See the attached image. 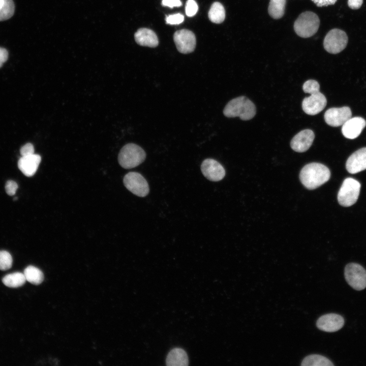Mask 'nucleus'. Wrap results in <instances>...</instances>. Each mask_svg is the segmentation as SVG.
I'll list each match as a JSON object with an SVG mask.
<instances>
[{
    "mask_svg": "<svg viewBox=\"0 0 366 366\" xmlns=\"http://www.w3.org/2000/svg\"><path fill=\"white\" fill-rule=\"evenodd\" d=\"M329 169L319 163H311L301 169L299 178L302 184L309 190L315 189L326 182L330 178Z\"/></svg>",
    "mask_w": 366,
    "mask_h": 366,
    "instance_id": "f257e3e1",
    "label": "nucleus"
},
{
    "mask_svg": "<svg viewBox=\"0 0 366 366\" xmlns=\"http://www.w3.org/2000/svg\"><path fill=\"white\" fill-rule=\"evenodd\" d=\"M254 104L245 96H240L230 100L223 110L224 115L227 117H239L241 119L248 120L256 114Z\"/></svg>",
    "mask_w": 366,
    "mask_h": 366,
    "instance_id": "f03ea898",
    "label": "nucleus"
},
{
    "mask_svg": "<svg viewBox=\"0 0 366 366\" xmlns=\"http://www.w3.org/2000/svg\"><path fill=\"white\" fill-rule=\"evenodd\" d=\"M320 19L318 15L311 11L301 13L294 23L296 34L302 38H309L314 35L318 31Z\"/></svg>",
    "mask_w": 366,
    "mask_h": 366,
    "instance_id": "7ed1b4c3",
    "label": "nucleus"
},
{
    "mask_svg": "<svg viewBox=\"0 0 366 366\" xmlns=\"http://www.w3.org/2000/svg\"><path fill=\"white\" fill-rule=\"evenodd\" d=\"M145 158V152L141 147L136 144L128 143L120 149L118 161L122 167L130 169L139 165Z\"/></svg>",
    "mask_w": 366,
    "mask_h": 366,
    "instance_id": "20e7f679",
    "label": "nucleus"
},
{
    "mask_svg": "<svg viewBox=\"0 0 366 366\" xmlns=\"http://www.w3.org/2000/svg\"><path fill=\"white\" fill-rule=\"evenodd\" d=\"M361 185L351 177L344 179L338 193L339 203L344 207L350 206L356 203L360 192Z\"/></svg>",
    "mask_w": 366,
    "mask_h": 366,
    "instance_id": "39448f33",
    "label": "nucleus"
},
{
    "mask_svg": "<svg viewBox=\"0 0 366 366\" xmlns=\"http://www.w3.org/2000/svg\"><path fill=\"white\" fill-rule=\"evenodd\" d=\"M348 43V37L346 33L340 29L330 30L325 36L323 46L329 53L337 54L343 50Z\"/></svg>",
    "mask_w": 366,
    "mask_h": 366,
    "instance_id": "423d86ee",
    "label": "nucleus"
},
{
    "mask_svg": "<svg viewBox=\"0 0 366 366\" xmlns=\"http://www.w3.org/2000/svg\"><path fill=\"white\" fill-rule=\"evenodd\" d=\"M345 278L348 284L356 290L366 287V270L360 265L351 263L345 268Z\"/></svg>",
    "mask_w": 366,
    "mask_h": 366,
    "instance_id": "0eeeda50",
    "label": "nucleus"
},
{
    "mask_svg": "<svg viewBox=\"0 0 366 366\" xmlns=\"http://www.w3.org/2000/svg\"><path fill=\"white\" fill-rule=\"evenodd\" d=\"M123 181L126 188L136 196L143 197L149 193L148 184L139 173L129 172L124 176Z\"/></svg>",
    "mask_w": 366,
    "mask_h": 366,
    "instance_id": "6e6552de",
    "label": "nucleus"
},
{
    "mask_svg": "<svg viewBox=\"0 0 366 366\" xmlns=\"http://www.w3.org/2000/svg\"><path fill=\"white\" fill-rule=\"evenodd\" d=\"M174 42L179 52L187 54L193 52L196 47V37L190 30L183 29L176 31L173 36Z\"/></svg>",
    "mask_w": 366,
    "mask_h": 366,
    "instance_id": "1a4fd4ad",
    "label": "nucleus"
},
{
    "mask_svg": "<svg viewBox=\"0 0 366 366\" xmlns=\"http://www.w3.org/2000/svg\"><path fill=\"white\" fill-rule=\"evenodd\" d=\"M326 103L325 96L319 91L304 98L302 102V108L307 114L314 115L322 111Z\"/></svg>",
    "mask_w": 366,
    "mask_h": 366,
    "instance_id": "9d476101",
    "label": "nucleus"
},
{
    "mask_svg": "<svg viewBox=\"0 0 366 366\" xmlns=\"http://www.w3.org/2000/svg\"><path fill=\"white\" fill-rule=\"evenodd\" d=\"M352 116V112L348 107L331 108L326 110L324 117L327 124L332 127L342 126Z\"/></svg>",
    "mask_w": 366,
    "mask_h": 366,
    "instance_id": "9b49d317",
    "label": "nucleus"
},
{
    "mask_svg": "<svg viewBox=\"0 0 366 366\" xmlns=\"http://www.w3.org/2000/svg\"><path fill=\"white\" fill-rule=\"evenodd\" d=\"M201 170L203 175L212 181H220L225 175V171L223 166L212 159L204 160L201 165Z\"/></svg>",
    "mask_w": 366,
    "mask_h": 366,
    "instance_id": "f8f14e48",
    "label": "nucleus"
},
{
    "mask_svg": "<svg viewBox=\"0 0 366 366\" xmlns=\"http://www.w3.org/2000/svg\"><path fill=\"white\" fill-rule=\"evenodd\" d=\"M315 138L314 132L310 129L301 131L292 139L290 146L298 152L306 151L312 145Z\"/></svg>",
    "mask_w": 366,
    "mask_h": 366,
    "instance_id": "ddd939ff",
    "label": "nucleus"
},
{
    "mask_svg": "<svg viewBox=\"0 0 366 366\" xmlns=\"http://www.w3.org/2000/svg\"><path fill=\"white\" fill-rule=\"evenodd\" d=\"M344 324V319L336 314H327L321 316L317 321V327L324 331L334 332L340 329Z\"/></svg>",
    "mask_w": 366,
    "mask_h": 366,
    "instance_id": "4468645a",
    "label": "nucleus"
},
{
    "mask_svg": "<svg viewBox=\"0 0 366 366\" xmlns=\"http://www.w3.org/2000/svg\"><path fill=\"white\" fill-rule=\"evenodd\" d=\"M346 168L348 172L355 174L366 169V147L353 152L347 159Z\"/></svg>",
    "mask_w": 366,
    "mask_h": 366,
    "instance_id": "2eb2a0df",
    "label": "nucleus"
},
{
    "mask_svg": "<svg viewBox=\"0 0 366 366\" xmlns=\"http://www.w3.org/2000/svg\"><path fill=\"white\" fill-rule=\"evenodd\" d=\"M365 125L366 121L362 117H351L342 125V132L346 138L353 139L360 134Z\"/></svg>",
    "mask_w": 366,
    "mask_h": 366,
    "instance_id": "dca6fc26",
    "label": "nucleus"
},
{
    "mask_svg": "<svg viewBox=\"0 0 366 366\" xmlns=\"http://www.w3.org/2000/svg\"><path fill=\"white\" fill-rule=\"evenodd\" d=\"M41 161V157L38 154L21 156L18 162V167L22 173L30 177L36 172Z\"/></svg>",
    "mask_w": 366,
    "mask_h": 366,
    "instance_id": "f3484780",
    "label": "nucleus"
},
{
    "mask_svg": "<svg viewBox=\"0 0 366 366\" xmlns=\"http://www.w3.org/2000/svg\"><path fill=\"white\" fill-rule=\"evenodd\" d=\"M135 40L137 44L142 46L156 47L159 43L156 33L146 28H141L135 34Z\"/></svg>",
    "mask_w": 366,
    "mask_h": 366,
    "instance_id": "a211bd4d",
    "label": "nucleus"
},
{
    "mask_svg": "<svg viewBox=\"0 0 366 366\" xmlns=\"http://www.w3.org/2000/svg\"><path fill=\"white\" fill-rule=\"evenodd\" d=\"M189 359L186 352L182 349L175 348L168 354L166 364L168 366H187Z\"/></svg>",
    "mask_w": 366,
    "mask_h": 366,
    "instance_id": "6ab92c4d",
    "label": "nucleus"
},
{
    "mask_svg": "<svg viewBox=\"0 0 366 366\" xmlns=\"http://www.w3.org/2000/svg\"><path fill=\"white\" fill-rule=\"evenodd\" d=\"M209 19L213 23H221L225 18V10L223 6L219 2L214 3L208 12Z\"/></svg>",
    "mask_w": 366,
    "mask_h": 366,
    "instance_id": "aec40b11",
    "label": "nucleus"
},
{
    "mask_svg": "<svg viewBox=\"0 0 366 366\" xmlns=\"http://www.w3.org/2000/svg\"><path fill=\"white\" fill-rule=\"evenodd\" d=\"M3 284L10 288H17L22 286L26 282L23 273L15 272L8 274L2 279Z\"/></svg>",
    "mask_w": 366,
    "mask_h": 366,
    "instance_id": "412c9836",
    "label": "nucleus"
},
{
    "mask_svg": "<svg viewBox=\"0 0 366 366\" xmlns=\"http://www.w3.org/2000/svg\"><path fill=\"white\" fill-rule=\"evenodd\" d=\"M26 281L34 285L41 284L44 280V274L38 268L29 265L24 270Z\"/></svg>",
    "mask_w": 366,
    "mask_h": 366,
    "instance_id": "4be33fe9",
    "label": "nucleus"
},
{
    "mask_svg": "<svg viewBox=\"0 0 366 366\" xmlns=\"http://www.w3.org/2000/svg\"><path fill=\"white\" fill-rule=\"evenodd\" d=\"M303 366H332L333 364L326 357L318 355L312 354L306 357L302 360Z\"/></svg>",
    "mask_w": 366,
    "mask_h": 366,
    "instance_id": "5701e85b",
    "label": "nucleus"
},
{
    "mask_svg": "<svg viewBox=\"0 0 366 366\" xmlns=\"http://www.w3.org/2000/svg\"><path fill=\"white\" fill-rule=\"evenodd\" d=\"M286 0H270L268 7L269 15L274 19L282 18L285 13Z\"/></svg>",
    "mask_w": 366,
    "mask_h": 366,
    "instance_id": "b1692460",
    "label": "nucleus"
},
{
    "mask_svg": "<svg viewBox=\"0 0 366 366\" xmlns=\"http://www.w3.org/2000/svg\"><path fill=\"white\" fill-rule=\"evenodd\" d=\"M15 5L13 0H5L3 6L0 8V21L6 20L14 14Z\"/></svg>",
    "mask_w": 366,
    "mask_h": 366,
    "instance_id": "393cba45",
    "label": "nucleus"
},
{
    "mask_svg": "<svg viewBox=\"0 0 366 366\" xmlns=\"http://www.w3.org/2000/svg\"><path fill=\"white\" fill-rule=\"evenodd\" d=\"M13 260L11 254L6 251H0V270H6L12 265Z\"/></svg>",
    "mask_w": 366,
    "mask_h": 366,
    "instance_id": "a878e982",
    "label": "nucleus"
},
{
    "mask_svg": "<svg viewBox=\"0 0 366 366\" xmlns=\"http://www.w3.org/2000/svg\"><path fill=\"white\" fill-rule=\"evenodd\" d=\"M302 89L304 93L312 94L320 91V85L317 81L310 79L303 83Z\"/></svg>",
    "mask_w": 366,
    "mask_h": 366,
    "instance_id": "bb28decb",
    "label": "nucleus"
},
{
    "mask_svg": "<svg viewBox=\"0 0 366 366\" xmlns=\"http://www.w3.org/2000/svg\"><path fill=\"white\" fill-rule=\"evenodd\" d=\"M198 6L194 0H188L185 7L186 15L189 17L194 16L197 12Z\"/></svg>",
    "mask_w": 366,
    "mask_h": 366,
    "instance_id": "cd10ccee",
    "label": "nucleus"
},
{
    "mask_svg": "<svg viewBox=\"0 0 366 366\" xmlns=\"http://www.w3.org/2000/svg\"><path fill=\"white\" fill-rule=\"evenodd\" d=\"M165 20L167 24H179L184 21V16L180 13L170 15L166 16Z\"/></svg>",
    "mask_w": 366,
    "mask_h": 366,
    "instance_id": "c85d7f7f",
    "label": "nucleus"
},
{
    "mask_svg": "<svg viewBox=\"0 0 366 366\" xmlns=\"http://www.w3.org/2000/svg\"><path fill=\"white\" fill-rule=\"evenodd\" d=\"M18 188L17 183L13 180H8L5 185V190L7 194L10 196L14 195Z\"/></svg>",
    "mask_w": 366,
    "mask_h": 366,
    "instance_id": "c756f323",
    "label": "nucleus"
},
{
    "mask_svg": "<svg viewBox=\"0 0 366 366\" xmlns=\"http://www.w3.org/2000/svg\"><path fill=\"white\" fill-rule=\"evenodd\" d=\"M21 156H25L34 154V147L30 143H27L22 146L20 150Z\"/></svg>",
    "mask_w": 366,
    "mask_h": 366,
    "instance_id": "7c9ffc66",
    "label": "nucleus"
},
{
    "mask_svg": "<svg viewBox=\"0 0 366 366\" xmlns=\"http://www.w3.org/2000/svg\"><path fill=\"white\" fill-rule=\"evenodd\" d=\"M162 5L172 8L181 6L182 3L180 0H162Z\"/></svg>",
    "mask_w": 366,
    "mask_h": 366,
    "instance_id": "2f4dec72",
    "label": "nucleus"
},
{
    "mask_svg": "<svg viewBox=\"0 0 366 366\" xmlns=\"http://www.w3.org/2000/svg\"><path fill=\"white\" fill-rule=\"evenodd\" d=\"M337 1V0H312L317 6L319 7L333 5Z\"/></svg>",
    "mask_w": 366,
    "mask_h": 366,
    "instance_id": "473e14b6",
    "label": "nucleus"
},
{
    "mask_svg": "<svg viewBox=\"0 0 366 366\" xmlns=\"http://www.w3.org/2000/svg\"><path fill=\"white\" fill-rule=\"evenodd\" d=\"M8 58V52L4 48L0 47V68H1L4 63H5Z\"/></svg>",
    "mask_w": 366,
    "mask_h": 366,
    "instance_id": "72a5a7b5",
    "label": "nucleus"
},
{
    "mask_svg": "<svg viewBox=\"0 0 366 366\" xmlns=\"http://www.w3.org/2000/svg\"><path fill=\"white\" fill-rule=\"evenodd\" d=\"M363 0H348V5L352 9H358L362 5Z\"/></svg>",
    "mask_w": 366,
    "mask_h": 366,
    "instance_id": "f704fd0d",
    "label": "nucleus"
},
{
    "mask_svg": "<svg viewBox=\"0 0 366 366\" xmlns=\"http://www.w3.org/2000/svg\"><path fill=\"white\" fill-rule=\"evenodd\" d=\"M5 0H0V8L3 6Z\"/></svg>",
    "mask_w": 366,
    "mask_h": 366,
    "instance_id": "c9c22d12",
    "label": "nucleus"
}]
</instances>
